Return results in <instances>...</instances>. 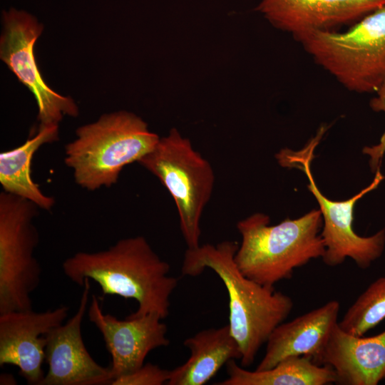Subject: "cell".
<instances>
[{
  "mask_svg": "<svg viewBox=\"0 0 385 385\" xmlns=\"http://www.w3.org/2000/svg\"><path fill=\"white\" fill-rule=\"evenodd\" d=\"M88 316L101 333L111 354L113 379L135 371L144 364L151 351L170 344L167 326L157 313L120 320L104 314L99 299L92 295Z\"/></svg>",
  "mask_w": 385,
  "mask_h": 385,
  "instance_id": "obj_11",
  "label": "cell"
},
{
  "mask_svg": "<svg viewBox=\"0 0 385 385\" xmlns=\"http://www.w3.org/2000/svg\"><path fill=\"white\" fill-rule=\"evenodd\" d=\"M190 351L188 359L170 370L168 385H202L223 365L240 360L242 352L229 324L202 329L183 342Z\"/></svg>",
  "mask_w": 385,
  "mask_h": 385,
  "instance_id": "obj_16",
  "label": "cell"
},
{
  "mask_svg": "<svg viewBox=\"0 0 385 385\" xmlns=\"http://www.w3.org/2000/svg\"><path fill=\"white\" fill-rule=\"evenodd\" d=\"M228 377L219 385H327L337 382L334 370L315 363L307 356H289L273 367L262 371H248L236 360L226 364Z\"/></svg>",
  "mask_w": 385,
  "mask_h": 385,
  "instance_id": "obj_18",
  "label": "cell"
},
{
  "mask_svg": "<svg viewBox=\"0 0 385 385\" xmlns=\"http://www.w3.org/2000/svg\"><path fill=\"white\" fill-rule=\"evenodd\" d=\"M62 270L78 286L88 279L99 285L104 295L135 299L138 306L130 318L152 312L163 319L167 317L170 297L178 286V279L169 274L170 265L143 236L120 239L98 252H78L63 262Z\"/></svg>",
  "mask_w": 385,
  "mask_h": 385,
  "instance_id": "obj_1",
  "label": "cell"
},
{
  "mask_svg": "<svg viewBox=\"0 0 385 385\" xmlns=\"http://www.w3.org/2000/svg\"><path fill=\"white\" fill-rule=\"evenodd\" d=\"M317 364L334 370L336 384L376 385L385 375V331L363 337L350 334L337 324Z\"/></svg>",
  "mask_w": 385,
  "mask_h": 385,
  "instance_id": "obj_15",
  "label": "cell"
},
{
  "mask_svg": "<svg viewBox=\"0 0 385 385\" xmlns=\"http://www.w3.org/2000/svg\"><path fill=\"white\" fill-rule=\"evenodd\" d=\"M320 210H312L297 219H286L270 225L268 215L255 213L237 223L242 241L235 261L242 273L267 287L290 279L295 269L323 257Z\"/></svg>",
  "mask_w": 385,
  "mask_h": 385,
  "instance_id": "obj_3",
  "label": "cell"
},
{
  "mask_svg": "<svg viewBox=\"0 0 385 385\" xmlns=\"http://www.w3.org/2000/svg\"><path fill=\"white\" fill-rule=\"evenodd\" d=\"M58 139V125H39L35 135L22 145L0 153V183L3 191L27 199L40 209L50 210L53 197L45 195L31 176L34 153L44 144Z\"/></svg>",
  "mask_w": 385,
  "mask_h": 385,
  "instance_id": "obj_17",
  "label": "cell"
},
{
  "mask_svg": "<svg viewBox=\"0 0 385 385\" xmlns=\"http://www.w3.org/2000/svg\"><path fill=\"white\" fill-rule=\"evenodd\" d=\"M76 133L65 145V164L75 182L90 191L115 184L123 168L138 163L160 139L140 117L125 111L103 114Z\"/></svg>",
  "mask_w": 385,
  "mask_h": 385,
  "instance_id": "obj_4",
  "label": "cell"
},
{
  "mask_svg": "<svg viewBox=\"0 0 385 385\" xmlns=\"http://www.w3.org/2000/svg\"><path fill=\"white\" fill-rule=\"evenodd\" d=\"M384 5L385 0H260L257 10L294 37L312 31H332Z\"/></svg>",
  "mask_w": 385,
  "mask_h": 385,
  "instance_id": "obj_13",
  "label": "cell"
},
{
  "mask_svg": "<svg viewBox=\"0 0 385 385\" xmlns=\"http://www.w3.org/2000/svg\"><path fill=\"white\" fill-rule=\"evenodd\" d=\"M326 130L325 125L321 126L303 149L298 151L282 149L276 155V158L283 167L302 170L309 180L308 188L319 205L323 220L321 235L325 246L324 262L335 267L349 257L359 268L366 269L383 253L385 229L369 237L357 235L353 227L354 206L364 195L376 188L384 177L378 168L371 183L350 199L334 201L324 196L316 185L311 171V163L314 157V150Z\"/></svg>",
  "mask_w": 385,
  "mask_h": 385,
  "instance_id": "obj_7",
  "label": "cell"
},
{
  "mask_svg": "<svg viewBox=\"0 0 385 385\" xmlns=\"http://www.w3.org/2000/svg\"><path fill=\"white\" fill-rule=\"evenodd\" d=\"M384 379H385V375H384Z\"/></svg>",
  "mask_w": 385,
  "mask_h": 385,
  "instance_id": "obj_23",
  "label": "cell"
},
{
  "mask_svg": "<svg viewBox=\"0 0 385 385\" xmlns=\"http://www.w3.org/2000/svg\"><path fill=\"white\" fill-rule=\"evenodd\" d=\"M375 93L376 96L371 100L370 106L376 112L382 111L385 113V81ZM363 153L369 157L371 171L376 172L377 168H380L385 154V131L377 145L364 147Z\"/></svg>",
  "mask_w": 385,
  "mask_h": 385,
  "instance_id": "obj_21",
  "label": "cell"
},
{
  "mask_svg": "<svg viewBox=\"0 0 385 385\" xmlns=\"http://www.w3.org/2000/svg\"><path fill=\"white\" fill-rule=\"evenodd\" d=\"M294 37L349 91L375 93L385 81V5L344 32L312 31Z\"/></svg>",
  "mask_w": 385,
  "mask_h": 385,
  "instance_id": "obj_5",
  "label": "cell"
},
{
  "mask_svg": "<svg viewBox=\"0 0 385 385\" xmlns=\"http://www.w3.org/2000/svg\"><path fill=\"white\" fill-rule=\"evenodd\" d=\"M69 308L60 306L45 312L33 309L0 314V366H17L29 384L40 385L45 374V334L63 324Z\"/></svg>",
  "mask_w": 385,
  "mask_h": 385,
  "instance_id": "obj_12",
  "label": "cell"
},
{
  "mask_svg": "<svg viewBox=\"0 0 385 385\" xmlns=\"http://www.w3.org/2000/svg\"><path fill=\"white\" fill-rule=\"evenodd\" d=\"M0 58L34 95L39 125H58L64 115L76 117L73 100L50 88L42 77L34 56V45L43 26L31 14L15 9L4 11Z\"/></svg>",
  "mask_w": 385,
  "mask_h": 385,
  "instance_id": "obj_9",
  "label": "cell"
},
{
  "mask_svg": "<svg viewBox=\"0 0 385 385\" xmlns=\"http://www.w3.org/2000/svg\"><path fill=\"white\" fill-rule=\"evenodd\" d=\"M340 304L331 300L322 306L279 324L270 334L265 355L255 370L275 366L289 356H307L317 361L338 324Z\"/></svg>",
  "mask_w": 385,
  "mask_h": 385,
  "instance_id": "obj_14",
  "label": "cell"
},
{
  "mask_svg": "<svg viewBox=\"0 0 385 385\" xmlns=\"http://www.w3.org/2000/svg\"><path fill=\"white\" fill-rule=\"evenodd\" d=\"M38 209L27 199L0 193V314L32 309L31 294L41 274L34 255L39 240L34 223Z\"/></svg>",
  "mask_w": 385,
  "mask_h": 385,
  "instance_id": "obj_8",
  "label": "cell"
},
{
  "mask_svg": "<svg viewBox=\"0 0 385 385\" xmlns=\"http://www.w3.org/2000/svg\"><path fill=\"white\" fill-rule=\"evenodd\" d=\"M82 287L75 314L45 334L48 371L40 385H105L113 379L111 367L98 364L84 344L81 324L88 304L90 279H85Z\"/></svg>",
  "mask_w": 385,
  "mask_h": 385,
  "instance_id": "obj_10",
  "label": "cell"
},
{
  "mask_svg": "<svg viewBox=\"0 0 385 385\" xmlns=\"http://www.w3.org/2000/svg\"><path fill=\"white\" fill-rule=\"evenodd\" d=\"M236 242L225 240L217 245L204 244L187 249L182 274L195 277L206 268L215 272L227 289L229 297V326L237 342L240 364H252L270 334L290 314V296L262 285L244 275L235 261Z\"/></svg>",
  "mask_w": 385,
  "mask_h": 385,
  "instance_id": "obj_2",
  "label": "cell"
},
{
  "mask_svg": "<svg viewBox=\"0 0 385 385\" xmlns=\"http://www.w3.org/2000/svg\"><path fill=\"white\" fill-rule=\"evenodd\" d=\"M385 319V275L376 279L349 307L339 327L346 332L361 337Z\"/></svg>",
  "mask_w": 385,
  "mask_h": 385,
  "instance_id": "obj_19",
  "label": "cell"
},
{
  "mask_svg": "<svg viewBox=\"0 0 385 385\" xmlns=\"http://www.w3.org/2000/svg\"><path fill=\"white\" fill-rule=\"evenodd\" d=\"M138 163L158 178L171 195L188 249L198 247L200 218L215 184L210 163L175 128Z\"/></svg>",
  "mask_w": 385,
  "mask_h": 385,
  "instance_id": "obj_6",
  "label": "cell"
},
{
  "mask_svg": "<svg viewBox=\"0 0 385 385\" xmlns=\"http://www.w3.org/2000/svg\"><path fill=\"white\" fill-rule=\"evenodd\" d=\"M16 381L10 374H3L0 378V384H16Z\"/></svg>",
  "mask_w": 385,
  "mask_h": 385,
  "instance_id": "obj_22",
  "label": "cell"
},
{
  "mask_svg": "<svg viewBox=\"0 0 385 385\" xmlns=\"http://www.w3.org/2000/svg\"><path fill=\"white\" fill-rule=\"evenodd\" d=\"M170 370L146 363L135 371L115 378L111 385H162L167 384Z\"/></svg>",
  "mask_w": 385,
  "mask_h": 385,
  "instance_id": "obj_20",
  "label": "cell"
}]
</instances>
